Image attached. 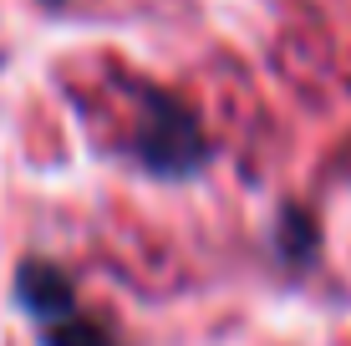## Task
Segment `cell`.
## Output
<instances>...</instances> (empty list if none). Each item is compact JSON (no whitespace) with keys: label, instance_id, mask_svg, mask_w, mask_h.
Returning a JSON list of instances; mask_svg holds the SVG:
<instances>
[{"label":"cell","instance_id":"2","mask_svg":"<svg viewBox=\"0 0 351 346\" xmlns=\"http://www.w3.org/2000/svg\"><path fill=\"white\" fill-rule=\"evenodd\" d=\"M21 295H26L31 316L41 321L46 346H117L92 316L77 311V295H71V285L56 275V270L26 265V275H21Z\"/></svg>","mask_w":351,"mask_h":346},{"label":"cell","instance_id":"1","mask_svg":"<svg viewBox=\"0 0 351 346\" xmlns=\"http://www.w3.org/2000/svg\"><path fill=\"white\" fill-rule=\"evenodd\" d=\"M138 158L148 163L153 173H193L204 163V133L193 123V112L184 102L163 97V92H148L143 97V117H138Z\"/></svg>","mask_w":351,"mask_h":346},{"label":"cell","instance_id":"3","mask_svg":"<svg viewBox=\"0 0 351 346\" xmlns=\"http://www.w3.org/2000/svg\"><path fill=\"white\" fill-rule=\"evenodd\" d=\"M46 5H62V0H46Z\"/></svg>","mask_w":351,"mask_h":346}]
</instances>
